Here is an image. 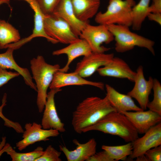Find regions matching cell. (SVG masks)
Returning a JSON list of instances; mask_svg holds the SVG:
<instances>
[{
	"label": "cell",
	"mask_w": 161,
	"mask_h": 161,
	"mask_svg": "<svg viewBox=\"0 0 161 161\" xmlns=\"http://www.w3.org/2000/svg\"><path fill=\"white\" fill-rule=\"evenodd\" d=\"M112 111H117L106 96L103 98L96 96L88 97L79 103L73 112L72 126L75 132L81 134L83 129Z\"/></svg>",
	"instance_id": "cell-1"
},
{
	"label": "cell",
	"mask_w": 161,
	"mask_h": 161,
	"mask_svg": "<svg viewBox=\"0 0 161 161\" xmlns=\"http://www.w3.org/2000/svg\"><path fill=\"white\" fill-rule=\"evenodd\" d=\"M136 4L134 0H109L106 10L103 13L98 12L95 16V21L100 24L131 27L132 22V8Z\"/></svg>",
	"instance_id": "cell-5"
},
{
	"label": "cell",
	"mask_w": 161,
	"mask_h": 161,
	"mask_svg": "<svg viewBox=\"0 0 161 161\" xmlns=\"http://www.w3.org/2000/svg\"><path fill=\"white\" fill-rule=\"evenodd\" d=\"M61 90L52 89L47 93L41 124L44 129H56L61 132L65 131L64 124L58 115L54 99L55 95Z\"/></svg>",
	"instance_id": "cell-11"
},
{
	"label": "cell",
	"mask_w": 161,
	"mask_h": 161,
	"mask_svg": "<svg viewBox=\"0 0 161 161\" xmlns=\"http://www.w3.org/2000/svg\"><path fill=\"white\" fill-rule=\"evenodd\" d=\"M134 82L135 83L134 86L127 95L137 100L142 109L146 110L149 102V96L153 89L154 79L150 76L148 80H146L143 66H140L137 70Z\"/></svg>",
	"instance_id": "cell-9"
},
{
	"label": "cell",
	"mask_w": 161,
	"mask_h": 161,
	"mask_svg": "<svg viewBox=\"0 0 161 161\" xmlns=\"http://www.w3.org/2000/svg\"><path fill=\"white\" fill-rule=\"evenodd\" d=\"M24 128L25 130L22 133V139L16 144L20 151L37 142L48 141L49 137H57L59 134L57 130L44 129L41 124L34 122L26 123Z\"/></svg>",
	"instance_id": "cell-8"
},
{
	"label": "cell",
	"mask_w": 161,
	"mask_h": 161,
	"mask_svg": "<svg viewBox=\"0 0 161 161\" xmlns=\"http://www.w3.org/2000/svg\"><path fill=\"white\" fill-rule=\"evenodd\" d=\"M106 96L112 106L120 113L131 111L143 110L134 103L132 98L128 95L120 93L111 86L105 85Z\"/></svg>",
	"instance_id": "cell-20"
},
{
	"label": "cell",
	"mask_w": 161,
	"mask_h": 161,
	"mask_svg": "<svg viewBox=\"0 0 161 161\" xmlns=\"http://www.w3.org/2000/svg\"><path fill=\"white\" fill-rule=\"evenodd\" d=\"M6 138L3 137L2 138L1 141L0 143V151L3 148L6 144Z\"/></svg>",
	"instance_id": "cell-37"
},
{
	"label": "cell",
	"mask_w": 161,
	"mask_h": 161,
	"mask_svg": "<svg viewBox=\"0 0 161 161\" xmlns=\"http://www.w3.org/2000/svg\"><path fill=\"white\" fill-rule=\"evenodd\" d=\"M4 53L0 54V67L5 69L14 70L23 78L26 84L35 91H37L35 84L28 70L19 66L15 61L13 56L14 49L8 47Z\"/></svg>",
	"instance_id": "cell-21"
},
{
	"label": "cell",
	"mask_w": 161,
	"mask_h": 161,
	"mask_svg": "<svg viewBox=\"0 0 161 161\" xmlns=\"http://www.w3.org/2000/svg\"><path fill=\"white\" fill-rule=\"evenodd\" d=\"M86 161H114L105 150L96 152L90 157Z\"/></svg>",
	"instance_id": "cell-33"
},
{
	"label": "cell",
	"mask_w": 161,
	"mask_h": 161,
	"mask_svg": "<svg viewBox=\"0 0 161 161\" xmlns=\"http://www.w3.org/2000/svg\"><path fill=\"white\" fill-rule=\"evenodd\" d=\"M92 49L87 41L84 39L80 38L78 40L69 44L67 46L54 51L52 54L54 55L66 54L68 60L64 67L60 68L59 71L66 72L69 69L72 62L77 58L81 56H86L92 52Z\"/></svg>",
	"instance_id": "cell-19"
},
{
	"label": "cell",
	"mask_w": 161,
	"mask_h": 161,
	"mask_svg": "<svg viewBox=\"0 0 161 161\" xmlns=\"http://www.w3.org/2000/svg\"><path fill=\"white\" fill-rule=\"evenodd\" d=\"M101 148L107 152L114 161L126 160L128 156L131 154L133 150L132 142L120 145H103Z\"/></svg>",
	"instance_id": "cell-26"
},
{
	"label": "cell",
	"mask_w": 161,
	"mask_h": 161,
	"mask_svg": "<svg viewBox=\"0 0 161 161\" xmlns=\"http://www.w3.org/2000/svg\"><path fill=\"white\" fill-rule=\"evenodd\" d=\"M147 17L149 20L154 21L161 26V13H150Z\"/></svg>",
	"instance_id": "cell-35"
},
{
	"label": "cell",
	"mask_w": 161,
	"mask_h": 161,
	"mask_svg": "<svg viewBox=\"0 0 161 161\" xmlns=\"http://www.w3.org/2000/svg\"><path fill=\"white\" fill-rule=\"evenodd\" d=\"M73 142L76 146V149L73 150H69L64 146H59L60 150L68 161H86L96 152L97 143L94 138L85 143H80L76 139H74Z\"/></svg>",
	"instance_id": "cell-18"
},
{
	"label": "cell",
	"mask_w": 161,
	"mask_h": 161,
	"mask_svg": "<svg viewBox=\"0 0 161 161\" xmlns=\"http://www.w3.org/2000/svg\"><path fill=\"white\" fill-rule=\"evenodd\" d=\"M120 113L126 116L140 134H144L151 128L161 121V116L149 110Z\"/></svg>",
	"instance_id": "cell-14"
},
{
	"label": "cell",
	"mask_w": 161,
	"mask_h": 161,
	"mask_svg": "<svg viewBox=\"0 0 161 161\" xmlns=\"http://www.w3.org/2000/svg\"><path fill=\"white\" fill-rule=\"evenodd\" d=\"M97 71L102 76L126 78L133 82L136 75L124 60L114 56L109 63Z\"/></svg>",
	"instance_id": "cell-15"
},
{
	"label": "cell",
	"mask_w": 161,
	"mask_h": 161,
	"mask_svg": "<svg viewBox=\"0 0 161 161\" xmlns=\"http://www.w3.org/2000/svg\"><path fill=\"white\" fill-rule=\"evenodd\" d=\"M85 40L92 51L95 53H104L110 49L101 45L109 44L114 40L113 35L109 30L107 25L99 24L95 26L88 23L79 36Z\"/></svg>",
	"instance_id": "cell-7"
},
{
	"label": "cell",
	"mask_w": 161,
	"mask_h": 161,
	"mask_svg": "<svg viewBox=\"0 0 161 161\" xmlns=\"http://www.w3.org/2000/svg\"><path fill=\"white\" fill-rule=\"evenodd\" d=\"M21 39L18 30L4 20H0V49Z\"/></svg>",
	"instance_id": "cell-23"
},
{
	"label": "cell",
	"mask_w": 161,
	"mask_h": 161,
	"mask_svg": "<svg viewBox=\"0 0 161 161\" xmlns=\"http://www.w3.org/2000/svg\"></svg>",
	"instance_id": "cell-40"
},
{
	"label": "cell",
	"mask_w": 161,
	"mask_h": 161,
	"mask_svg": "<svg viewBox=\"0 0 161 161\" xmlns=\"http://www.w3.org/2000/svg\"><path fill=\"white\" fill-rule=\"evenodd\" d=\"M60 17L70 26L74 33L79 37L89 22L79 20L76 16L72 0H61L52 14Z\"/></svg>",
	"instance_id": "cell-16"
},
{
	"label": "cell",
	"mask_w": 161,
	"mask_h": 161,
	"mask_svg": "<svg viewBox=\"0 0 161 161\" xmlns=\"http://www.w3.org/2000/svg\"><path fill=\"white\" fill-rule=\"evenodd\" d=\"M19 75L16 72L8 71L6 69L0 67V87L7 83L10 80Z\"/></svg>",
	"instance_id": "cell-31"
},
{
	"label": "cell",
	"mask_w": 161,
	"mask_h": 161,
	"mask_svg": "<svg viewBox=\"0 0 161 161\" xmlns=\"http://www.w3.org/2000/svg\"><path fill=\"white\" fill-rule=\"evenodd\" d=\"M152 2L150 6V13H161V0H151Z\"/></svg>",
	"instance_id": "cell-34"
},
{
	"label": "cell",
	"mask_w": 161,
	"mask_h": 161,
	"mask_svg": "<svg viewBox=\"0 0 161 161\" xmlns=\"http://www.w3.org/2000/svg\"><path fill=\"white\" fill-rule=\"evenodd\" d=\"M44 15L52 14L61 0H35Z\"/></svg>",
	"instance_id": "cell-30"
},
{
	"label": "cell",
	"mask_w": 161,
	"mask_h": 161,
	"mask_svg": "<svg viewBox=\"0 0 161 161\" xmlns=\"http://www.w3.org/2000/svg\"><path fill=\"white\" fill-rule=\"evenodd\" d=\"M152 89L154 91L153 99L151 101L148 103L147 108L161 116V85L157 79H154Z\"/></svg>",
	"instance_id": "cell-27"
},
{
	"label": "cell",
	"mask_w": 161,
	"mask_h": 161,
	"mask_svg": "<svg viewBox=\"0 0 161 161\" xmlns=\"http://www.w3.org/2000/svg\"><path fill=\"white\" fill-rule=\"evenodd\" d=\"M107 26L114 37L116 52H124L137 46L146 48L155 55L154 41L131 31L129 27L126 25L112 24Z\"/></svg>",
	"instance_id": "cell-4"
},
{
	"label": "cell",
	"mask_w": 161,
	"mask_h": 161,
	"mask_svg": "<svg viewBox=\"0 0 161 161\" xmlns=\"http://www.w3.org/2000/svg\"><path fill=\"white\" fill-rule=\"evenodd\" d=\"M114 56L113 53L92 52L84 56L77 64L74 72L83 78L90 77L100 66H103L109 63Z\"/></svg>",
	"instance_id": "cell-12"
},
{
	"label": "cell",
	"mask_w": 161,
	"mask_h": 161,
	"mask_svg": "<svg viewBox=\"0 0 161 161\" xmlns=\"http://www.w3.org/2000/svg\"><path fill=\"white\" fill-rule=\"evenodd\" d=\"M32 77L35 82L37 95V105L39 113L44 110L47 96V90L55 74L60 68L58 64L53 65L47 63L44 57L38 55L30 61Z\"/></svg>",
	"instance_id": "cell-3"
},
{
	"label": "cell",
	"mask_w": 161,
	"mask_h": 161,
	"mask_svg": "<svg viewBox=\"0 0 161 161\" xmlns=\"http://www.w3.org/2000/svg\"><path fill=\"white\" fill-rule=\"evenodd\" d=\"M137 161H148V160L145 154L140 156L136 158Z\"/></svg>",
	"instance_id": "cell-36"
},
{
	"label": "cell",
	"mask_w": 161,
	"mask_h": 161,
	"mask_svg": "<svg viewBox=\"0 0 161 161\" xmlns=\"http://www.w3.org/2000/svg\"><path fill=\"white\" fill-rule=\"evenodd\" d=\"M144 134L132 142L133 150L129 156L130 160L144 155L148 150L161 145V122L151 128Z\"/></svg>",
	"instance_id": "cell-10"
},
{
	"label": "cell",
	"mask_w": 161,
	"mask_h": 161,
	"mask_svg": "<svg viewBox=\"0 0 161 161\" xmlns=\"http://www.w3.org/2000/svg\"></svg>",
	"instance_id": "cell-39"
},
{
	"label": "cell",
	"mask_w": 161,
	"mask_h": 161,
	"mask_svg": "<svg viewBox=\"0 0 161 161\" xmlns=\"http://www.w3.org/2000/svg\"><path fill=\"white\" fill-rule=\"evenodd\" d=\"M44 24L47 35L59 42L69 44L80 39L66 21L52 14L44 15Z\"/></svg>",
	"instance_id": "cell-6"
},
{
	"label": "cell",
	"mask_w": 161,
	"mask_h": 161,
	"mask_svg": "<svg viewBox=\"0 0 161 161\" xmlns=\"http://www.w3.org/2000/svg\"><path fill=\"white\" fill-rule=\"evenodd\" d=\"M151 0H140L132 7V26L133 30L138 31L141 29L142 24L150 13L149 8Z\"/></svg>",
	"instance_id": "cell-24"
},
{
	"label": "cell",
	"mask_w": 161,
	"mask_h": 161,
	"mask_svg": "<svg viewBox=\"0 0 161 161\" xmlns=\"http://www.w3.org/2000/svg\"><path fill=\"white\" fill-rule=\"evenodd\" d=\"M74 11L80 20L88 22L95 16L100 4V0H72Z\"/></svg>",
	"instance_id": "cell-22"
},
{
	"label": "cell",
	"mask_w": 161,
	"mask_h": 161,
	"mask_svg": "<svg viewBox=\"0 0 161 161\" xmlns=\"http://www.w3.org/2000/svg\"><path fill=\"white\" fill-rule=\"evenodd\" d=\"M10 3V0H0V5L3 4H9Z\"/></svg>",
	"instance_id": "cell-38"
},
{
	"label": "cell",
	"mask_w": 161,
	"mask_h": 161,
	"mask_svg": "<svg viewBox=\"0 0 161 161\" xmlns=\"http://www.w3.org/2000/svg\"><path fill=\"white\" fill-rule=\"evenodd\" d=\"M28 3L33 10L34 15V27L32 33L28 37L20 39L18 42L7 45V48L11 47L14 50L17 49L23 45L29 42L33 38L38 37L44 38L49 42L55 44L59 42L49 36L46 33L44 27V16L38 4L35 0H24Z\"/></svg>",
	"instance_id": "cell-13"
},
{
	"label": "cell",
	"mask_w": 161,
	"mask_h": 161,
	"mask_svg": "<svg viewBox=\"0 0 161 161\" xmlns=\"http://www.w3.org/2000/svg\"><path fill=\"white\" fill-rule=\"evenodd\" d=\"M85 85L93 86L102 90L104 89L105 86L102 82L86 80L75 72L66 73L58 71L55 74L49 88L50 89H60L68 86Z\"/></svg>",
	"instance_id": "cell-17"
},
{
	"label": "cell",
	"mask_w": 161,
	"mask_h": 161,
	"mask_svg": "<svg viewBox=\"0 0 161 161\" xmlns=\"http://www.w3.org/2000/svg\"><path fill=\"white\" fill-rule=\"evenodd\" d=\"M61 153L56 150L52 145H48L42 154L35 161H61L60 157Z\"/></svg>",
	"instance_id": "cell-29"
},
{
	"label": "cell",
	"mask_w": 161,
	"mask_h": 161,
	"mask_svg": "<svg viewBox=\"0 0 161 161\" xmlns=\"http://www.w3.org/2000/svg\"><path fill=\"white\" fill-rule=\"evenodd\" d=\"M7 95L5 93L4 95L2 100V104L0 106V117L4 122V125L9 128H13L17 133H22L24 131L21 124L17 122H15L6 117L2 113L3 109L6 105Z\"/></svg>",
	"instance_id": "cell-28"
},
{
	"label": "cell",
	"mask_w": 161,
	"mask_h": 161,
	"mask_svg": "<svg viewBox=\"0 0 161 161\" xmlns=\"http://www.w3.org/2000/svg\"><path fill=\"white\" fill-rule=\"evenodd\" d=\"M4 147L5 152L10 156L12 161H35L44 152L43 148L40 146L32 151L23 153L16 151L9 143H6Z\"/></svg>",
	"instance_id": "cell-25"
},
{
	"label": "cell",
	"mask_w": 161,
	"mask_h": 161,
	"mask_svg": "<svg viewBox=\"0 0 161 161\" xmlns=\"http://www.w3.org/2000/svg\"><path fill=\"white\" fill-rule=\"evenodd\" d=\"M97 131L119 136L127 143L132 142L138 137V133L124 114L112 111L93 125L82 130V133Z\"/></svg>",
	"instance_id": "cell-2"
},
{
	"label": "cell",
	"mask_w": 161,
	"mask_h": 161,
	"mask_svg": "<svg viewBox=\"0 0 161 161\" xmlns=\"http://www.w3.org/2000/svg\"><path fill=\"white\" fill-rule=\"evenodd\" d=\"M144 154L148 161H161V145L148 150Z\"/></svg>",
	"instance_id": "cell-32"
}]
</instances>
